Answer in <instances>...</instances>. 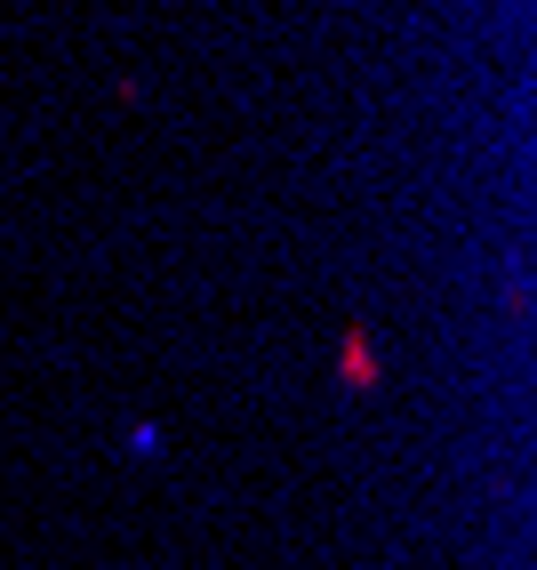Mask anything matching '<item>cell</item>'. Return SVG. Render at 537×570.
Returning a JSON list of instances; mask_svg holds the SVG:
<instances>
[{
	"instance_id": "6da1fadb",
	"label": "cell",
	"mask_w": 537,
	"mask_h": 570,
	"mask_svg": "<svg viewBox=\"0 0 537 570\" xmlns=\"http://www.w3.org/2000/svg\"><path fill=\"white\" fill-rule=\"evenodd\" d=\"M337 377H345L354 394H369V386H377V337H369L361 322L337 337Z\"/></svg>"
}]
</instances>
